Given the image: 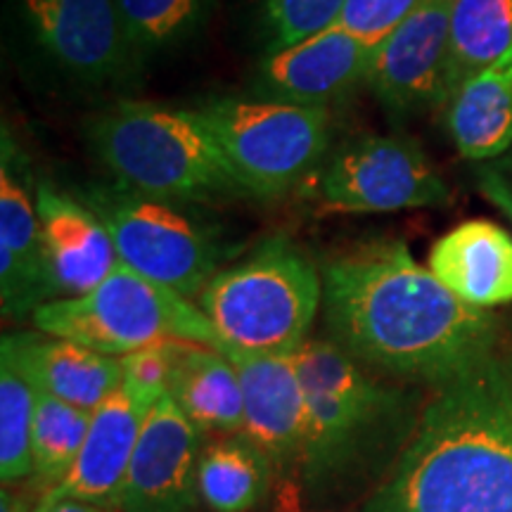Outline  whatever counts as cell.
<instances>
[{
  "label": "cell",
  "mask_w": 512,
  "mask_h": 512,
  "mask_svg": "<svg viewBox=\"0 0 512 512\" xmlns=\"http://www.w3.org/2000/svg\"><path fill=\"white\" fill-rule=\"evenodd\" d=\"M456 0H422L373 48L368 88L392 117L446 105L448 41Z\"/></svg>",
  "instance_id": "cell-10"
},
{
  "label": "cell",
  "mask_w": 512,
  "mask_h": 512,
  "mask_svg": "<svg viewBox=\"0 0 512 512\" xmlns=\"http://www.w3.org/2000/svg\"><path fill=\"white\" fill-rule=\"evenodd\" d=\"M368 512H512V358L439 384Z\"/></svg>",
  "instance_id": "cell-2"
},
{
  "label": "cell",
  "mask_w": 512,
  "mask_h": 512,
  "mask_svg": "<svg viewBox=\"0 0 512 512\" xmlns=\"http://www.w3.org/2000/svg\"><path fill=\"white\" fill-rule=\"evenodd\" d=\"M302 195L323 214H387L451 202L430 157L401 136L347 140L306 178Z\"/></svg>",
  "instance_id": "cell-8"
},
{
  "label": "cell",
  "mask_w": 512,
  "mask_h": 512,
  "mask_svg": "<svg viewBox=\"0 0 512 512\" xmlns=\"http://www.w3.org/2000/svg\"><path fill=\"white\" fill-rule=\"evenodd\" d=\"M38 387L22 361L17 335L0 342V479L15 484L34 472V437Z\"/></svg>",
  "instance_id": "cell-23"
},
{
  "label": "cell",
  "mask_w": 512,
  "mask_h": 512,
  "mask_svg": "<svg viewBox=\"0 0 512 512\" xmlns=\"http://www.w3.org/2000/svg\"><path fill=\"white\" fill-rule=\"evenodd\" d=\"M306 396L304 470L323 475L349 458L358 439L387 413L392 394L358 368L335 342L306 339L290 354Z\"/></svg>",
  "instance_id": "cell-9"
},
{
  "label": "cell",
  "mask_w": 512,
  "mask_h": 512,
  "mask_svg": "<svg viewBox=\"0 0 512 512\" xmlns=\"http://www.w3.org/2000/svg\"><path fill=\"white\" fill-rule=\"evenodd\" d=\"M294 512H299V510H294Z\"/></svg>",
  "instance_id": "cell-33"
},
{
  "label": "cell",
  "mask_w": 512,
  "mask_h": 512,
  "mask_svg": "<svg viewBox=\"0 0 512 512\" xmlns=\"http://www.w3.org/2000/svg\"><path fill=\"white\" fill-rule=\"evenodd\" d=\"M31 320L43 335L119 358L157 342H192L223 351L200 306L121 261L91 292L43 304Z\"/></svg>",
  "instance_id": "cell-5"
},
{
  "label": "cell",
  "mask_w": 512,
  "mask_h": 512,
  "mask_svg": "<svg viewBox=\"0 0 512 512\" xmlns=\"http://www.w3.org/2000/svg\"><path fill=\"white\" fill-rule=\"evenodd\" d=\"M271 460L245 439L211 444L200 458L197 491L214 512H249L264 501Z\"/></svg>",
  "instance_id": "cell-24"
},
{
  "label": "cell",
  "mask_w": 512,
  "mask_h": 512,
  "mask_svg": "<svg viewBox=\"0 0 512 512\" xmlns=\"http://www.w3.org/2000/svg\"><path fill=\"white\" fill-rule=\"evenodd\" d=\"M181 342H157L150 347L121 356L124 366V382L147 399L159 401L169 394L171 373H174L176 351Z\"/></svg>",
  "instance_id": "cell-29"
},
{
  "label": "cell",
  "mask_w": 512,
  "mask_h": 512,
  "mask_svg": "<svg viewBox=\"0 0 512 512\" xmlns=\"http://www.w3.org/2000/svg\"><path fill=\"white\" fill-rule=\"evenodd\" d=\"M430 271L475 309L512 302V235L496 223L472 219L448 230L430 249Z\"/></svg>",
  "instance_id": "cell-18"
},
{
  "label": "cell",
  "mask_w": 512,
  "mask_h": 512,
  "mask_svg": "<svg viewBox=\"0 0 512 512\" xmlns=\"http://www.w3.org/2000/svg\"><path fill=\"white\" fill-rule=\"evenodd\" d=\"M223 354L233 361L242 382V439L259 448L271 465H304L309 413L302 380L292 358L242 351Z\"/></svg>",
  "instance_id": "cell-16"
},
{
  "label": "cell",
  "mask_w": 512,
  "mask_h": 512,
  "mask_svg": "<svg viewBox=\"0 0 512 512\" xmlns=\"http://www.w3.org/2000/svg\"><path fill=\"white\" fill-rule=\"evenodd\" d=\"M50 512H102L100 508H95V505H88V503H79V501H64L60 505H55Z\"/></svg>",
  "instance_id": "cell-32"
},
{
  "label": "cell",
  "mask_w": 512,
  "mask_h": 512,
  "mask_svg": "<svg viewBox=\"0 0 512 512\" xmlns=\"http://www.w3.org/2000/svg\"><path fill=\"white\" fill-rule=\"evenodd\" d=\"M214 0H119L140 64L188 41L204 27Z\"/></svg>",
  "instance_id": "cell-26"
},
{
  "label": "cell",
  "mask_w": 512,
  "mask_h": 512,
  "mask_svg": "<svg viewBox=\"0 0 512 512\" xmlns=\"http://www.w3.org/2000/svg\"><path fill=\"white\" fill-rule=\"evenodd\" d=\"M200 430L164 394L147 413L121 498L124 512H183L197 503Z\"/></svg>",
  "instance_id": "cell-14"
},
{
  "label": "cell",
  "mask_w": 512,
  "mask_h": 512,
  "mask_svg": "<svg viewBox=\"0 0 512 512\" xmlns=\"http://www.w3.org/2000/svg\"><path fill=\"white\" fill-rule=\"evenodd\" d=\"M0 297L3 313L27 318L55 302L27 159L8 128L0 147Z\"/></svg>",
  "instance_id": "cell-12"
},
{
  "label": "cell",
  "mask_w": 512,
  "mask_h": 512,
  "mask_svg": "<svg viewBox=\"0 0 512 512\" xmlns=\"http://www.w3.org/2000/svg\"><path fill=\"white\" fill-rule=\"evenodd\" d=\"M422 0H347L337 27L375 48L387 38Z\"/></svg>",
  "instance_id": "cell-28"
},
{
  "label": "cell",
  "mask_w": 512,
  "mask_h": 512,
  "mask_svg": "<svg viewBox=\"0 0 512 512\" xmlns=\"http://www.w3.org/2000/svg\"><path fill=\"white\" fill-rule=\"evenodd\" d=\"M512 46V0H456L448 41V100ZM448 105V102H446Z\"/></svg>",
  "instance_id": "cell-22"
},
{
  "label": "cell",
  "mask_w": 512,
  "mask_h": 512,
  "mask_svg": "<svg viewBox=\"0 0 512 512\" xmlns=\"http://www.w3.org/2000/svg\"><path fill=\"white\" fill-rule=\"evenodd\" d=\"M112 181L155 200L195 204L249 195L200 110L121 100L88 124Z\"/></svg>",
  "instance_id": "cell-3"
},
{
  "label": "cell",
  "mask_w": 512,
  "mask_h": 512,
  "mask_svg": "<svg viewBox=\"0 0 512 512\" xmlns=\"http://www.w3.org/2000/svg\"><path fill=\"white\" fill-rule=\"evenodd\" d=\"M157 401L147 399L126 382L93 411L86 441L67 477L41 496L31 512H50L64 501L121 508L124 486L147 413Z\"/></svg>",
  "instance_id": "cell-13"
},
{
  "label": "cell",
  "mask_w": 512,
  "mask_h": 512,
  "mask_svg": "<svg viewBox=\"0 0 512 512\" xmlns=\"http://www.w3.org/2000/svg\"><path fill=\"white\" fill-rule=\"evenodd\" d=\"M475 181L486 200L501 209L505 219L512 223V147L501 157L479 164Z\"/></svg>",
  "instance_id": "cell-30"
},
{
  "label": "cell",
  "mask_w": 512,
  "mask_h": 512,
  "mask_svg": "<svg viewBox=\"0 0 512 512\" xmlns=\"http://www.w3.org/2000/svg\"><path fill=\"white\" fill-rule=\"evenodd\" d=\"M373 48L344 29L332 27L316 36L271 50L254 76V98L328 110L330 102L368 81Z\"/></svg>",
  "instance_id": "cell-15"
},
{
  "label": "cell",
  "mask_w": 512,
  "mask_h": 512,
  "mask_svg": "<svg viewBox=\"0 0 512 512\" xmlns=\"http://www.w3.org/2000/svg\"><path fill=\"white\" fill-rule=\"evenodd\" d=\"M76 197L112 235L121 264L152 283L197 299L221 271L226 247L219 235L181 204L140 195L114 181L86 183Z\"/></svg>",
  "instance_id": "cell-6"
},
{
  "label": "cell",
  "mask_w": 512,
  "mask_h": 512,
  "mask_svg": "<svg viewBox=\"0 0 512 512\" xmlns=\"http://www.w3.org/2000/svg\"><path fill=\"white\" fill-rule=\"evenodd\" d=\"M347 0H264L268 53L337 27Z\"/></svg>",
  "instance_id": "cell-27"
},
{
  "label": "cell",
  "mask_w": 512,
  "mask_h": 512,
  "mask_svg": "<svg viewBox=\"0 0 512 512\" xmlns=\"http://www.w3.org/2000/svg\"><path fill=\"white\" fill-rule=\"evenodd\" d=\"M249 195L304 185L330 152V112L264 98H216L197 107Z\"/></svg>",
  "instance_id": "cell-7"
},
{
  "label": "cell",
  "mask_w": 512,
  "mask_h": 512,
  "mask_svg": "<svg viewBox=\"0 0 512 512\" xmlns=\"http://www.w3.org/2000/svg\"><path fill=\"white\" fill-rule=\"evenodd\" d=\"M91 420L93 413L81 411L72 403H64L38 389L31 458H34V477L43 486V494L60 484L74 467Z\"/></svg>",
  "instance_id": "cell-25"
},
{
  "label": "cell",
  "mask_w": 512,
  "mask_h": 512,
  "mask_svg": "<svg viewBox=\"0 0 512 512\" xmlns=\"http://www.w3.org/2000/svg\"><path fill=\"white\" fill-rule=\"evenodd\" d=\"M22 12L43 53L74 79L110 83L143 67L119 0H22Z\"/></svg>",
  "instance_id": "cell-11"
},
{
  "label": "cell",
  "mask_w": 512,
  "mask_h": 512,
  "mask_svg": "<svg viewBox=\"0 0 512 512\" xmlns=\"http://www.w3.org/2000/svg\"><path fill=\"white\" fill-rule=\"evenodd\" d=\"M197 306L223 351L290 356L309 339L323 306V275L287 235H271L238 264L221 268Z\"/></svg>",
  "instance_id": "cell-4"
},
{
  "label": "cell",
  "mask_w": 512,
  "mask_h": 512,
  "mask_svg": "<svg viewBox=\"0 0 512 512\" xmlns=\"http://www.w3.org/2000/svg\"><path fill=\"white\" fill-rule=\"evenodd\" d=\"M0 512H29V505L24 498L3 491V496H0Z\"/></svg>",
  "instance_id": "cell-31"
},
{
  "label": "cell",
  "mask_w": 512,
  "mask_h": 512,
  "mask_svg": "<svg viewBox=\"0 0 512 512\" xmlns=\"http://www.w3.org/2000/svg\"><path fill=\"white\" fill-rule=\"evenodd\" d=\"M169 396L200 432L242 430V382L233 361L219 349L192 342L178 344Z\"/></svg>",
  "instance_id": "cell-21"
},
{
  "label": "cell",
  "mask_w": 512,
  "mask_h": 512,
  "mask_svg": "<svg viewBox=\"0 0 512 512\" xmlns=\"http://www.w3.org/2000/svg\"><path fill=\"white\" fill-rule=\"evenodd\" d=\"M448 131L460 157L489 162L512 147V46L448 100Z\"/></svg>",
  "instance_id": "cell-20"
},
{
  "label": "cell",
  "mask_w": 512,
  "mask_h": 512,
  "mask_svg": "<svg viewBox=\"0 0 512 512\" xmlns=\"http://www.w3.org/2000/svg\"><path fill=\"white\" fill-rule=\"evenodd\" d=\"M38 221L57 299L91 292L119 266L112 235L79 197L48 181L34 185Z\"/></svg>",
  "instance_id": "cell-17"
},
{
  "label": "cell",
  "mask_w": 512,
  "mask_h": 512,
  "mask_svg": "<svg viewBox=\"0 0 512 512\" xmlns=\"http://www.w3.org/2000/svg\"><path fill=\"white\" fill-rule=\"evenodd\" d=\"M323 316L332 342L384 373L446 384L496 354L498 320L458 299L401 240L330 256Z\"/></svg>",
  "instance_id": "cell-1"
},
{
  "label": "cell",
  "mask_w": 512,
  "mask_h": 512,
  "mask_svg": "<svg viewBox=\"0 0 512 512\" xmlns=\"http://www.w3.org/2000/svg\"><path fill=\"white\" fill-rule=\"evenodd\" d=\"M17 344L31 380L41 392L93 413L124 382L119 356H107L72 339L17 332Z\"/></svg>",
  "instance_id": "cell-19"
}]
</instances>
